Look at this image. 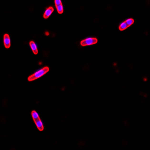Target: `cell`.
I'll return each instance as SVG.
<instances>
[{"label":"cell","instance_id":"obj_5","mask_svg":"<svg viewBox=\"0 0 150 150\" xmlns=\"http://www.w3.org/2000/svg\"><path fill=\"white\" fill-rule=\"evenodd\" d=\"M54 11V8L52 6H50L45 11L43 15L44 18L45 19H48L50 16L51 15Z\"/></svg>","mask_w":150,"mask_h":150},{"label":"cell","instance_id":"obj_1","mask_svg":"<svg viewBox=\"0 0 150 150\" xmlns=\"http://www.w3.org/2000/svg\"><path fill=\"white\" fill-rule=\"evenodd\" d=\"M49 71V67L48 66H45L42 69L35 72L34 74L30 75L28 78V80L29 81H32L38 78H40L44 74L47 73V72Z\"/></svg>","mask_w":150,"mask_h":150},{"label":"cell","instance_id":"obj_6","mask_svg":"<svg viewBox=\"0 0 150 150\" xmlns=\"http://www.w3.org/2000/svg\"><path fill=\"white\" fill-rule=\"evenodd\" d=\"M30 47H31L32 50L35 55H37L38 53V50L37 48L36 45L33 41H31L29 43Z\"/></svg>","mask_w":150,"mask_h":150},{"label":"cell","instance_id":"obj_10","mask_svg":"<svg viewBox=\"0 0 150 150\" xmlns=\"http://www.w3.org/2000/svg\"><path fill=\"white\" fill-rule=\"evenodd\" d=\"M125 22L127 25V26L129 27L133 24L134 23V20L132 19H128L125 21Z\"/></svg>","mask_w":150,"mask_h":150},{"label":"cell","instance_id":"obj_9","mask_svg":"<svg viewBox=\"0 0 150 150\" xmlns=\"http://www.w3.org/2000/svg\"><path fill=\"white\" fill-rule=\"evenodd\" d=\"M31 115H32V117L34 120H36L37 119L40 118L39 115H38V113H37L35 111H32L31 112Z\"/></svg>","mask_w":150,"mask_h":150},{"label":"cell","instance_id":"obj_3","mask_svg":"<svg viewBox=\"0 0 150 150\" xmlns=\"http://www.w3.org/2000/svg\"><path fill=\"white\" fill-rule=\"evenodd\" d=\"M4 41L5 47L6 49H9L11 46V42L9 35L6 34L4 35Z\"/></svg>","mask_w":150,"mask_h":150},{"label":"cell","instance_id":"obj_7","mask_svg":"<svg viewBox=\"0 0 150 150\" xmlns=\"http://www.w3.org/2000/svg\"><path fill=\"white\" fill-rule=\"evenodd\" d=\"M128 27V26H127L125 22L124 21V22H122V23L120 24L119 27V30L122 31V30H124L126 29Z\"/></svg>","mask_w":150,"mask_h":150},{"label":"cell","instance_id":"obj_2","mask_svg":"<svg viewBox=\"0 0 150 150\" xmlns=\"http://www.w3.org/2000/svg\"><path fill=\"white\" fill-rule=\"evenodd\" d=\"M98 40L96 38H88L81 41L80 44L82 46H87L96 44Z\"/></svg>","mask_w":150,"mask_h":150},{"label":"cell","instance_id":"obj_11","mask_svg":"<svg viewBox=\"0 0 150 150\" xmlns=\"http://www.w3.org/2000/svg\"><path fill=\"white\" fill-rule=\"evenodd\" d=\"M55 4L56 6L59 5H60L62 4V2L60 0H55Z\"/></svg>","mask_w":150,"mask_h":150},{"label":"cell","instance_id":"obj_4","mask_svg":"<svg viewBox=\"0 0 150 150\" xmlns=\"http://www.w3.org/2000/svg\"><path fill=\"white\" fill-rule=\"evenodd\" d=\"M34 121L35 123V124L37 128L39 131H43L44 129V127L43 125L42 124V122L40 118H39L38 119L34 120Z\"/></svg>","mask_w":150,"mask_h":150},{"label":"cell","instance_id":"obj_8","mask_svg":"<svg viewBox=\"0 0 150 150\" xmlns=\"http://www.w3.org/2000/svg\"><path fill=\"white\" fill-rule=\"evenodd\" d=\"M56 8L57 9V12H58V13L59 14H62L64 12V9H63V6L62 4L60 5H59L57 6H56Z\"/></svg>","mask_w":150,"mask_h":150}]
</instances>
